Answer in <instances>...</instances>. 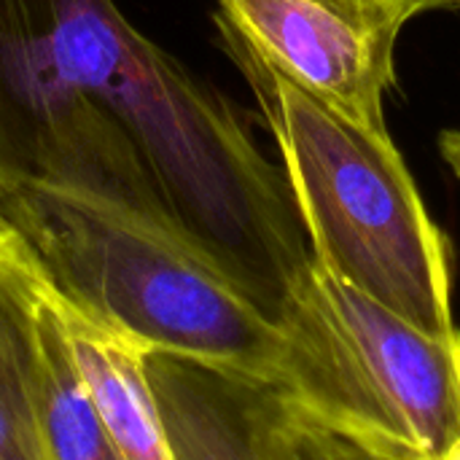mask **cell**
Listing matches in <instances>:
<instances>
[{"mask_svg":"<svg viewBox=\"0 0 460 460\" xmlns=\"http://www.w3.org/2000/svg\"><path fill=\"white\" fill-rule=\"evenodd\" d=\"M431 8H447V11H456L460 13V0H434Z\"/></svg>","mask_w":460,"mask_h":460,"instance_id":"obj_11","label":"cell"},{"mask_svg":"<svg viewBox=\"0 0 460 460\" xmlns=\"http://www.w3.org/2000/svg\"><path fill=\"white\" fill-rule=\"evenodd\" d=\"M0 221L75 310L154 353L278 385L283 337L234 283L159 221L62 186L0 183Z\"/></svg>","mask_w":460,"mask_h":460,"instance_id":"obj_2","label":"cell"},{"mask_svg":"<svg viewBox=\"0 0 460 460\" xmlns=\"http://www.w3.org/2000/svg\"><path fill=\"white\" fill-rule=\"evenodd\" d=\"M127 205L275 323L315 264L286 172L113 0H0V183Z\"/></svg>","mask_w":460,"mask_h":460,"instance_id":"obj_1","label":"cell"},{"mask_svg":"<svg viewBox=\"0 0 460 460\" xmlns=\"http://www.w3.org/2000/svg\"><path fill=\"white\" fill-rule=\"evenodd\" d=\"M286 402V399H283ZM286 460H426L410 453L383 450L361 445L342 434H334L302 415L286 402Z\"/></svg>","mask_w":460,"mask_h":460,"instance_id":"obj_8","label":"cell"},{"mask_svg":"<svg viewBox=\"0 0 460 460\" xmlns=\"http://www.w3.org/2000/svg\"><path fill=\"white\" fill-rule=\"evenodd\" d=\"M434 460H460V439L458 442H453V445H450L439 458H434Z\"/></svg>","mask_w":460,"mask_h":460,"instance_id":"obj_10","label":"cell"},{"mask_svg":"<svg viewBox=\"0 0 460 460\" xmlns=\"http://www.w3.org/2000/svg\"><path fill=\"white\" fill-rule=\"evenodd\" d=\"M229 51H243L342 113L385 127L396 43L418 13L402 0H216Z\"/></svg>","mask_w":460,"mask_h":460,"instance_id":"obj_5","label":"cell"},{"mask_svg":"<svg viewBox=\"0 0 460 460\" xmlns=\"http://www.w3.org/2000/svg\"><path fill=\"white\" fill-rule=\"evenodd\" d=\"M288 407L361 445L439 458L460 439V332L437 337L318 261L280 318Z\"/></svg>","mask_w":460,"mask_h":460,"instance_id":"obj_4","label":"cell"},{"mask_svg":"<svg viewBox=\"0 0 460 460\" xmlns=\"http://www.w3.org/2000/svg\"><path fill=\"white\" fill-rule=\"evenodd\" d=\"M146 367L175 460H286L275 388L154 350Z\"/></svg>","mask_w":460,"mask_h":460,"instance_id":"obj_6","label":"cell"},{"mask_svg":"<svg viewBox=\"0 0 460 460\" xmlns=\"http://www.w3.org/2000/svg\"><path fill=\"white\" fill-rule=\"evenodd\" d=\"M278 140L315 261L418 329L450 337V251L385 127L364 124L229 51Z\"/></svg>","mask_w":460,"mask_h":460,"instance_id":"obj_3","label":"cell"},{"mask_svg":"<svg viewBox=\"0 0 460 460\" xmlns=\"http://www.w3.org/2000/svg\"><path fill=\"white\" fill-rule=\"evenodd\" d=\"M49 280L0 221V460H49L40 313Z\"/></svg>","mask_w":460,"mask_h":460,"instance_id":"obj_7","label":"cell"},{"mask_svg":"<svg viewBox=\"0 0 460 460\" xmlns=\"http://www.w3.org/2000/svg\"><path fill=\"white\" fill-rule=\"evenodd\" d=\"M402 3L412 5L418 13H420V11H431V5H434V0H402Z\"/></svg>","mask_w":460,"mask_h":460,"instance_id":"obj_12","label":"cell"},{"mask_svg":"<svg viewBox=\"0 0 460 460\" xmlns=\"http://www.w3.org/2000/svg\"><path fill=\"white\" fill-rule=\"evenodd\" d=\"M439 151L460 181V129H447L439 135Z\"/></svg>","mask_w":460,"mask_h":460,"instance_id":"obj_9","label":"cell"}]
</instances>
